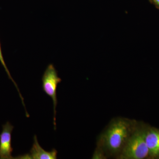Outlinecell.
Segmentation results:
<instances>
[{
	"mask_svg": "<svg viewBox=\"0 0 159 159\" xmlns=\"http://www.w3.org/2000/svg\"><path fill=\"white\" fill-rule=\"evenodd\" d=\"M129 125L122 120L116 121L110 126L104 135L106 147L112 152L119 151L128 140Z\"/></svg>",
	"mask_w": 159,
	"mask_h": 159,
	"instance_id": "cell-1",
	"label": "cell"
},
{
	"mask_svg": "<svg viewBox=\"0 0 159 159\" xmlns=\"http://www.w3.org/2000/svg\"><path fill=\"white\" fill-rule=\"evenodd\" d=\"M145 132L137 130L129 138L123 148L122 158L143 159L148 157L149 151L145 142Z\"/></svg>",
	"mask_w": 159,
	"mask_h": 159,
	"instance_id": "cell-2",
	"label": "cell"
},
{
	"mask_svg": "<svg viewBox=\"0 0 159 159\" xmlns=\"http://www.w3.org/2000/svg\"><path fill=\"white\" fill-rule=\"evenodd\" d=\"M42 87L44 92L52 99L54 107V130L56 129V107L57 104V89L61 79L58 76L57 72L53 64L48 66L42 78Z\"/></svg>",
	"mask_w": 159,
	"mask_h": 159,
	"instance_id": "cell-3",
	"label": "cell"
},
{
	"mask_svg": "<svg viewBox=\"0 0 159 159\" xmlns=\"http://www.w3.org/2000/svg\"><path fill=\"white\" fill-rule=\"evenodd\" d=\"M14 126L10 122L2 125L0 134V159H14L11 156L13 148L11 147V133Z\"/></svg>",
	"mask_w": 159,
	"mask_h": 159,
	"instance_id": "cell-4",
	"label": "cell"
},
{
	"mask_svg": "<svg viewBox=\"0 0 159 159\" xmlns=\"http://www.w3.org/2000/svg\"><path fill=\"white\" fill-rule=\"evenodd\" d=\"M57 151L53 148L51 151H46L42 148L37 140V137H34V143L30 153L19 156L14 159H56Z\"/></svg>",
	"mask_w": 159,
	"mask_h": 159,
	"instance_id": "cell-5",
	"label": "cell"
},
{
	"mask_svg": "<svg viewBox=\"0 0 159 159\" xmlns=\"http://www.w3.org/2000/svg\"><path fill=\"white\" fill-rule=\"evenodd\" d=\"M145 138L149 154L155 157L159 156V130L152 129L146 131Z\"/></svg>",
	"mask_w": 159,
	"mask_h": 159,
	"instance_id": "cell-6",
	"label": "cell"
},
{
	"mask_svg": "<svg viewBox=\"0 0 159 159\" xmlns=\"http://www.w3.org/2000/svg\"><path fill=\"white\" fill-rule=\"evenodd\" d=\"M0 61H1V63H2V65L4 67V69H5V70H6V73L8 74V77H9V79L11 80L12 82L13 83L15 86L16 88L17 89L18 92L19 93L20 98L21 99L23 105L24 106V107H25V102H24V99L22 96L21 94L20 93L19 89L18 87L17 84L14 81V80L11 77V74H10V72L8 70V68H7V66H6V63H5V60L4 59V57H3L2 53V49H1V44H0Z\"/></svg>",
	"mask_w": 159,
	"mask_h": 159,
	"instance_id": "cell-7",
	"label": "cell"
},
{
	"mask_svg": "<svg viewBox=\"0 0 159 159\" xmlns=\"http://www.w3.org/2000/svg\"><path fill=\"white\" fill-rule=\"evenodd\" d=\"M154 3L159 8V0H152Z\"/></svg>",
	"mask_w": 159,
	"mask_h": 159,
	"instance_id": "cell-8",
	"label": "cell"
}]
</instances>
